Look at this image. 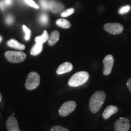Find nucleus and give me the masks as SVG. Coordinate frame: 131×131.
Instances as JSON below:
<instances>
[{
    "mask_svg": "<svg viewBox=\"0 0 131 131\" xmlns=\"http://www.w3.org/2000/svg\"><path fill=\"white\" fill-rule=\"evenodd\" d=\"M106 100V94L104 91H98L91 96L89 100V109L93 114L100 110Z\"/></svg>",
    "mask_w": 131,
    "mask_h": 131,
    "instance_id": "obj_1",
    "label": "nucleus"
},
{
    "mask_svg": "<svg viewBox=\"0 0 131 131\" xmlns=\"http://www.w3.org/2000/svg\"><path fill=\"white\" fill-rule=\"evenodd\" d=\"M89 78V74L88 72L80 71L75 73L68 81L69 86L70 87H78L82 86L87 81Z\"/></svg>",
    "mask_w": 131,
    "mask_h": 131,
    "instance_id": "obj_2",
    "label": "nucleus"
},
{
    "mask_svg": "<svg viewBox=\"0 0 131 131\" xmlns=\"http://www.w3.org/2000/svg\"><path fill=\"white\" fill-rule=\"evenodd\" d=\"M40 83V76L36 72H31L27 75L25 83V87L28 90L35 89Z\"/></svg>",
    "mask_w": 131,
    "mask_h": 131,
    "instance_id": "obj_3",
    "label": "nucleus"
},
{
    "mask_svg": "<svg viewBox=\"0 0 131 131\" xmlns=\"http://www.w3.org/2000/svg\"><path fill=\"white\" fill-rule=\"evenodd\" d=\"M4 56L8 61L12 63H21L26 58V54L21 51H7Z\"/></svg>",
    "mask_w": 131,
    "mask_h": 131,
    "instance_id": "obj_4",
    "label": "nucleus"
},
{
    "mask_svg": "<svg viewBox=\"0 0 131 131\" xmlns=\"http://www.w3.org/2000/svg\"><path fill=\"white\" fill-rule=\"evenodd\" d=\"M77 103L74 101H68L63 103L59 109V115L61 117H66L75 110Z\"/></svg>",
    "mask_w": 131,
    "mask_h": 131,
    "instance_id": "obj_5",
    "label": "nucleus"
},
{
    "mask_svg": "<svg viewBox=\"0 0 131 131\" xmlns=\"http://www.w3.org/2000/svg\"><path fill=\"white\" fill-rule=\"evenodd\" d=\"M115 131H129L130 128V121L125 117H120L115 122Z\"/></svg>",
    "mask_w": 131,
    "mask_h": 131,
    "instance_id": "obj_6",
    "label": "nucleus"
},
{
    "mask_svg": "<svg viewBox=\"0 0 131 131\" xmlns=\"http://www.w3.org/2000/svg\"><path fill=\"white\" fill-rule=\"evenodd\" d=\"M104 29L106 32L113 35H118L122 34L124 30V27L121 24L117 23H107L104 26Z\"/></svg>",
    "mask_w": 131,
    "mask_h": 131,
    "instance_id": "obj_7",
    "label": "nucleus"
},
{
    "mask_svg": "<svg viewBox=\"0 0 131 131\" xmlns=\"http://www.w3.org/2000/svg\"><path fill=\"white\" fill-rule=\"evenodd\" d=\"M103 74L109 75L112 72L114 63V58L112 55H107L103 60Z\"/></svg>",
    "mask_w": 131,
    "mask_h": 131,
    "instance_id": "obj_8",
    "label": "nucleus"
},
{
    "mask_svg": "<svg viewBox=\"0 0 131 131\" xmlns=\"http://www.w3.org/2000/svg\"><path fill=\"white\" fill-rule=\"evenodd\" d=\"M7 131H19L18 123L14 116H10L6 122Z\"/></svg>",
    "mask_w": 131,
    "mask_h": 131,
    "instance_id": "obj_9",
    "label": "nucleus"
},
{
    "mask_svg": "<svg viewBox=\"0 0 131 131\" xmlns=\"http://www.w3.org/2000/svg\"><path fill=\"white\" fill-rule=\"evenodd\" d=\"M73 69L72 64L69 62H65L60 65L58 69H57V73L58 75H62L64 73L70 72Z\"/></svg>",
    "mask_w": 131,
    "mask_h": 131,
    "instance_id": "obj_10",
    "label": "nucleus"
},
{
    "mask_svg": "<svg viewBox=\"0 0 131 131\" xmlns=\"http://www.w3.org/2000/svg\"><path fill=\"white\" fill-rule=\"evenodd\" d=\"M118 111L117 106L114 105H109L104 109L103 112V117L104 119H108L112 115L116 114Z\"/></svg>",
    "mask_w": 131,
    "mask_h": 131,
    "instance_id": "obj_11",
    "label": "nucleus"
},
{
    "mask_svg": "<svg viewBox=\"0 0 131 131\" xmlns=\"http://www.w3.org/2000/svg\"><path fill=\"white\" fill-rule=\"evenodd\" d=\"M64 8V5L56 1H51L49 2V9L54 13H58Z\"/></svg>",
    "mask_w": 131,
    "mask_h": 131,
    "instance_id": "obj_12",
    "label": "nucleus"
},
{
    "mask_svg": "<svg viewBox=\"0 0 131 131\" xmlns=\"http://www.w3.org/2000/svg\"><path fill=\"white\" fill-rule=\"evenodd\" d=\"M7 45L9 47L12 48L18 49V50H24L26 47L23 44H21L15 39H11L7 42Z\"/></svg>",
    "mask_w": 131,
    "mask_h": 131,
    "instance_id": "obj_13",
    "label": "nucleus"
},
{
    "mask_svg": "<svg viewBox=\"0 0 131 131\" xmlns=\"http://www.w3.org/2000/svg\"><path fill=\"white\" fill-rule=\"evenodd\" d=\"M59 39H60V33L57 30L53 31L51 34V35L49 36V45L50 46H54L58 42Z\"/></svg>",
    "mask_w": 131,
    "mask_h": 131,
    "instance_id": "obj_14",
    "label": "nucleus"
},
{
    "mask_svg": "<svg viewBox=\"0 0 131 131\" xmlns=\"http://www.w3.org/2000/svg\"><path fill=\"white\" fill-rule=\"evenodd\" d=\"M49 34L48 32H47L46 30L44 31L43 34H42L41 36H39V37H37L35 38V41L36 43H39V44H42L43 45L45 42H46L47 41L49 40Z\"/></svg>",
    "mask_w": 131,
    "mask_h": 131,
    "instance_id": "obj_15",
    "label": "nucleus"
},
{
    "mask_svg": "<svg viewBox=\"0 0 131 131\" xmlns=\"http://www.w3.org/2000/svg\"><path fill=\"white\" fill-rule=\"evenodd\" d=\"M42 49H43V45L42 44L36 43L31 49L30 54L34 56H36L42 52Z\"/></svg>",
    "mask_w": 131,
    "mask_h": 131,
    "instance_id": "obj_16",
    "label": "nucleus"
},
{
    "mask_svg": "<svg viewBox=\"0 0 131 131\" xmlns=\"http://www.w3.org/2000/svg\"><path fill=\"white\" fill-rule=\"evenodd\" d=\"M57 25L63 29H69L71 26L70 21L65 19H58L56 21Z\"/></svg>",
    "mask_w": 131,
    "mask_h": 131,
    "instance_id": "obj_17",
    "label": "nucleus"
},
{
    "mask_svg": "<svg viewBox=\"0 0 131 131\" xmlns=\"http://www.w3.org/2000/svg\"><path fill=\"white\" fill-rule=\"evenodd\" d=\"M23 29L24 34H25L24 39H25L26 41H29L30 40L31 36V31L30 29H29L26 25H23Z\"/></svg>",
    "mask_w": 131,
    "mask_h": 131,
    "instance_id": "obj_18",
    "label": "nucleus"
},
{
    "mask_svg": "<svg viewBox=\"0 0 131 131\" xmlns=\"http://www.w3.org/2000/svg\"><path fill=\"white\" fill-rule=\"evenodd\" d=\"M39 21L42 25H47L49 22V17L46 14H41L39 17Z\"/></svg>",
    "mask_w": 131,
    "mask_h": 131,
    "instance_id": "obj_19",
    "label": "nucleus"
},
{
    "mask_svg": "<svg viewBox=\"0 0 131 131\" xmlns=\"http://www.w3.org/2000/svg\"><path fill=\"white\" fill-rule=\"evenodd\" d=\"M75 12V10L73 8H70V9H68L64 11L61 13V16L62 17H68V16H69L72 15Z\"/></svg>",
    "mask_w": 131,
    "mask_h": 131,
    "instance_id": "obj_20",
    "label": "nucleus"
},
{
    "mask_svg": "<svg viewBox=\"0 0 131 131\" xmlns=\"http://www.w3.org/2000/svg\"><path fill=\"white\" fill-rule=\"evenodd\" d=\"M24 2L27 5H29V6L33 8H35L36 9H38L40 8L39 5L37 4L34 0H24Z\"/></svg>",
    "mask_w": 131,
    "mask_h": 131,
    "instance_id": "obj_21",
    "label": "nucleus"
},
{
    "mask_svg": "<svg viewBox=\"0 0 131 131\" xmlns=\"http://www.w3.org/2000/svg\"><path fill=\"white\" fill-rule=\"evenodd\" d=\"M50 131H69V130L61 126H55L50 128Z\"/></svg>",
    "mask_w": 131,
    "mask_h": 131,
    "instance_id": "obj_22",
    "label": "nucleus"
},
{
    "mask_svg": "<svg viewBox=\"0 0 131 131\" xmlns=\"http://www.w3.org/2000/svg\"><path fill=\"white\" fill-rule=\"evenodd\" d=\"M5 22H6V23L8 24V25H11V24L14 23V18L13 17V16L11 15H7L6 17V18H5Z\"/></svg>",
    "mask_w": 131,
    "mask_h": 131,
    "instance_id": "obj_23",
    "label": "nucleus"
},
{
    "mask_svg": "<svg viewBox=\"0 0 131 131\" xmlns=\"http://www.w3.org/2000/svg\"><path fill=\"white\" fill-rule=\"evenodd\" d=\"M130 6H129V5H127V6H123L119 10V14H124L128 12L129 10H130Z\"/></svg>",
    "mask_w": 131,
    "mask_h": 131,
    "instance_id": "obj_24",
    "label": "nucleus"
},
{
    "mask_svg": "<svg viewBox=\"0 0 131 131\" xmlns=\"http://www.w3.org/2000/svg\"><path fill=\"white\" fill-rule=\"evenodd\" d=\"M40 3L41 7L43 8V9L47 10L49 9V2L46 0H40Z\"/></svg>",
    "mask_w": 131,
    "mask_h": 131,
    "instance_id": "obj_25",
    "label": "nucleus"
},
{
    "mask_svg": "<svg viewBox=\"0 0 131 131\" xmlns=\"http://www.w3.org/2000/svg\"><path fill=\"white\" fill-rule=\"evenodd\" d=\"M3 2H4L5 6H9L12 4L13 0H4V1H3Z\"/></svg>",
    "mask_w": 131,
    "mask_h": 131,
    "instance_id": "obj_26",
    "label": "nucleus"
},
{
    "mask_svg": "<svg viewBox=\"0 0 131 131\" xmlns=\"http://www.w3.org/2000/svg\"><path fill=\"white\" fill-rule=\"evenodd\" d=\"M126 85H127V88H128L129 91H130V93H131V78H130L128 80V81H127V82Z\"/></svg>",
    "mask_w": 131,
    "mask_h": 131,
    "instance_id": "obj_27",
    "label": "nucleus"
},
{
    "mask_svg": "<svg viewBox=\"0 0 131 131\" xmlns=\"http://www.w3.org/2000/svg\"><path fill=\"white\" fill-rule=\"evenodd\" d=\"M5 7H6V6H5L4 2L3 1H0V9L2 10H4Z\"/></svg>",
    "mask_w": 131,
    "mask_h": 131,
    "instance_id": "obj_28",
    "label": "nucleus"
},
{
    "mask_svg": "<svg viewBox=\"0 0 131 131\" xmlns=\"http://www.w3.org/2000/svg\"><path fill=\"white\" fill-rule=\"evenodd\" d=\"M1 100H2V95H1V92H0V101H1Z\"/></svg>",
    "mask_w": 131,
    "mask_h": 131,
    "instance_id": "obj_29",
    "label": "nucleus"
},
{
    "mask_svg": "<svg viewBox=\"0 0 131 131\" xmlns=\"http://www.w3.org/2000/svg\"><path fill=\"white\" fill-rule=\"evenodd\" d=\"M2 40H3L2 37H1V36H0V42H1V41H2Z\"/></svg>",
    "mask_w": 131,
    "mask_h": 131,
    "instance_id": "obj_30",
    "label": "nucleus"
}]
</instances>
